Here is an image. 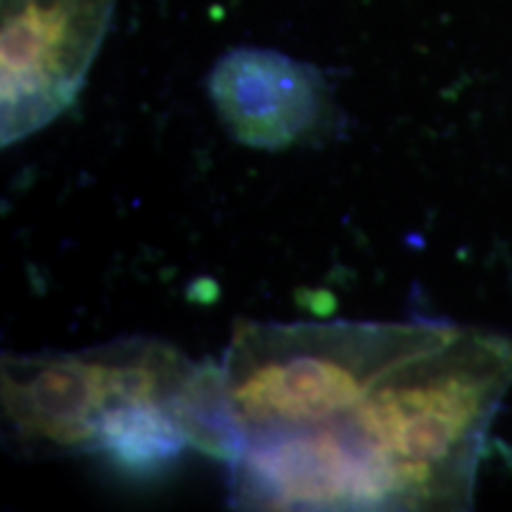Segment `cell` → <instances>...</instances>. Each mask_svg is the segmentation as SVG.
<instances>
[{
  "instance_id": "5b68a950",
  "label": "cell",
  "mask_w": 512,
  "mask_h": 512,
  "mask_svg": "<svg viewBox=\"0 0 512 512\" xmlns=\"http://www.w3.org/2000/svg\"><path fill=\"white\" fill-rule=\"evenodd\" d=\"M207 93L230 138L256 150H287L332 119L325 76L278 50H230L211 69Z\"/></svg>"
},
{
  "instance_id": "277c9868",
  "label": "cell",
  "mask_w": 512,
  "mask_h": 512,
  "mask_svg": "<svg viewBox=\"0 0 512 512\" xmlns=\"http://www.w3.org/2000/svg\"><path fill=\"white\" fill-rule=\"evenodd\" d=\"M117 0H0V143L34 136L72 107Z\"/></svg>"
},
{
  "instance_id": "8992f818",
  "label": "cell",
  "mask_w": 512,
  "mask_h": 512,
  "mask_svg": "<svg viewBox=\"0 0 512 512\" xmlns=\"http://www.w3.org/2000/svg\"><path fill=\"white\" fill-rule=\"evenodd\" d=\"M190 446L166 403L133 401L112 408L95 430L91 453L128 479H159Z\"/></svg>"
},
{
  "instance_id": "3957f363",
  "label": "cell",
  "mask_w": 512,
  "mask_h": 512,
  "mask_svg": "<svg viewBox=\"0 0 512 512\" xmlns=\"http://www.w3.org/2000/svg\"><path fill=\"white\" fill-rule=\"evenodd\" d=\"M195 368L181 349L152 337L64 354H5L0 401L10 444L31 458L91 453L112 408L133 401L171 408Z\"/></svg>"
},
{
  "instance_id": "7a4b0ae2",
  "label": "cell",
  "mask_w": 512,
  "mask_h": 512,
  "mask_svg": "<svg viewBox=\"0 0 512 512\" xmlns=\"http://www.w3.org/2000/svg\"><path fill=\"white\" fill-rule=\"evenodd\" d=\"M439 323H242L223 380L245 441L323 425L366 396Z\"/></svg>"
},
{
  "instance_id": "6da1fadb",
  "label": "cell",
  "mask_w": 512,
  "mask_h": 512,
  "mask_svg": "<svg viewBox=\"0 0 512 512\" xmlns=\"http://www.w3.org/2000/svg\"><path fill=\"white\" fill-rule=\"evenodd\" d=\"M512 387V337L439 323L349 411L245 441L240 510H463Z\"/></svg>"
}]
</instances>
